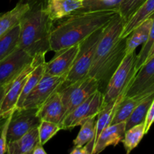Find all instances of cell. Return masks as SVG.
Instances as JSON below:
<instances>
[{
	"label": "cell",
	"mask_w": 154,
	"mask_h": 154,
	"mask_svg": "<svg viewBox=\"0 0 154 154\" xmlns=\"http://www.w3.org/2000/svg\"><path fill=\"white\" fill-rule=\"evenodd\" d=\"M119 14L117 9L79 10L53 27L51 50L57 52L80 44L100 29L105 27Z\"/></svg>",
	"instance_id": "obj_1"
},
{
	"label": "cell",
	"mask_w": 154,
	"mask_h": 154,
	"mask_svg": "<svg viewBox=\"0 0 154 154\" xmlns=\"http://www.w3.org/2000/svg\"><path fill=\"white\" fill-rule=\"evenodd\" d=\"M125 20L116 14L105 27L97 45L95 57L88 75L99 83V90L104 93L115 71L127 54V37L121 38Z\"/></svg>",
	"instance_id": "obj_2"
},
{
	"label": "cell",
	"mask_w": 154,
	"mask_h": 154,
	"mask_svg": "<svg viewBox=\"0 0 154 154\" xmlns=\"http://www.w3.org/2000/svg\"><path fill=\"white\" fill-rule=\"evenodd\" d=\"M18 48L35 57L51 51L54 21L45 11V0H30V8L20 21Z\"/></svg>",
	"instance_id": "obj_3"
},
{
	"label": "cell",
	"mask_w": 154,
	"mask_h": 154,
	"mask_svg": "<svg viewBox=\"0 0 154 154\" xmlns=\"http://www.w3.org/2000/svg\"><path fill=\"white\" fill-rule=\"evenodd\" d=\"M105 27L95 32L93 34L80 43L79 51L75 62L70 71L66 75L65 81L60 87H65L71 83L79 81L88 75L95 57L97 45L104 33Z\"/></svg>",
	"instance_id": "obj_4"
},
{
	"label": "cell",
	"mask_w": 154,
	"mask_h": 154,
	"mask_svg": "<svg viewBox=\"0 0 154 154\" xmlns=\"http://www.w3.org/2000/svg\"><path fill=\"white\" fill-rule=\"evenodd\" d=\"M136 57L135 51L127 54L124 57L121 64L110 78L104 90L103 105L125 94L128 86L137 72L135 69Z\"/></svg>",
	"instance_id": "obj_5"
},
{
	"label": "cell",
	"mask_w": 154,
	"mask_h": 154,
	"mask_svg": "<svg viewBox=\"0 0 154 154\" xmlns=\"http://www.w3.org/2000/svg\"><path fill=\"white\" fill-rule=\"evenodd\" d=\"M98 90V81L89 75L79 81L60 87L58 92L60 94L66 116Z\"/></svg>",
	"instance_id": "obj_6"
},
{
	"label": "cell",
	"mask_w": 154,
	"mask_h": 154,
	"mask_svg": "<svg viewBox=\"0 0 154 154\" xmlns=\"http://www.w3.org/2000/svg\"><path fill=\"white\" fill-rule=\"evenodd\" d=\"M45 54H39L34 57L33 61L24 69L18 75V78L12 82L10 87L6 90L0 110V120L5 118L14 109L16 108L17 103L22 93L23 88L29 78L32 71L42 62L45 61Z\"/></svg>",
	"instance_id": "obj_7"
},
{
	"label": "cell",
	"mask_w": 154,
	"mask_h": 154,
	"mask_svg": "<svg viewBox=\"0 0 154 154\" xmlns=\"http://www.w3.org/2000/svg\"><path fill=\"white\" fill-rule=\"evenodd\" d=\"M37 108H16L11 114L8 128V144L16 141L33 128L38 127L41 120L37 116Z\"/></svg>",
	"instance_id": "obj_8"
},
{
	"label": "cell",
	"mask_w": 154,
	"mask_h": 154,
	"mask_svg": "<svg viewBox=\"0 0 154 154\" xmlns=\"http://www.w3.org/2000/svg\"><path fill=\"white\" fill-rule=\"evenodd\" d=\"M103 101L104 93L99 90H97L66 116L62 129H72L81 126L90 117L98 115L102 108Z\"/></svg>",
	"instance_id": "obj_9"
},
{
	"label": "cell",
	"mask_w": 154,
	"mask_h": 154,
	"mask_svg": "<svg viewBox=\"0 0 154 154\" xmlns=\"http://www.w3.org/2000/svg\"><path fill=\"white\" fill-rule=\"evenodd\" d=\"M34 60V57L18 48L11 54L0 61V84L10 87L18 75Z\"/></svg>",
	"instance_id": "obj_10"
},
{
	"label": "cell",
	"mask_w": 154,
	"mask_h": 154,
	"mask_svg": "<svg viewBox=\"0 0 154 154\" xmlns=\"http://www.w3.org/2000/svg\"><path fill=\"white\" fill-rule=\"evenodd\" d=\"M66 76H52L44 74L37 85L26 97L21 108L39 109L51 95L60 89Z\"/></svg>",
	"instance_id": "obj_11"
},
{
	"label": "cell",
	"mask_w": 154,
	"mask_h": 154,
	"mask_svg": "<svg viewBox=\"0 0 154 154\" xmlns=\"http://www.w3.org/2000/svg\"><path fill=\"white\" fill-rule=\"evenodd\" d=\"M154 93V57L137 70L125 96L143 99Z\"/></svg>",
	"instance_id": "obj_12"
},
{
	"label": "cell",
	"mask_w": 154,
	"mask_h": 154,
	"mask_svg": "<svg viewBox=\"0 0 154 154\" xmlns=\"http://www.w3.org/2000/svg\"><path fill=\"white\" fill-rule=\"evenodd\" d=\"M80 48V44L55 52V55L45 63V74L52 76H66L70 71Z\"/></svg>",
	"instance_id": "obj_13"
},
{
	"label": "cell",
	"mask_w": 154,
	"mask_h": 154,
	"mask_svg": "<svg viewBox=\"0 0 154 154\" xmlns=\"http://www.w3.org/2000/svg\"><path fill=\"white\" fill-rule=\"evenodd\" d=\"M37 116L41 120L57 123L62 128L66 113L58 90L53 93L38 109Z\"/></svg>",
	"instance_id": "obj_14"
},
{
	"label": "cell",
	"mask_w": 154,
	"mask_h": 154,
	"mask_svg": "<svg viewBox=\"0 0 154 154\" xmlns=\"http://www.w3.org/2000/svg\"><path fill=\"white\" fill-rule=\"evenodd\" d=\"M125 132V122L109 125L100 134L91 154L100 153L109 146L115 147L119 144L122 142Z\"/></svg>",
	"instance_id": "obj_15"
},
{
	"label": "cell",
	"mask_w": 154,
	"mask_h": 154,
	"mask_svg": "<svg viewBox=\"0 0 154 154\" xmlns=\"http://www.w3.org/2000/svg\"><path fill=\"white\" fill-rule=\"evenodd\" d=\"M82 8V0H45V11L53 21L63 19Z\"/></svg>",
	"instance_id": "obj_16"
},
{
	"label": "cell",
	"mask_w": 154,
	"mask_h": 154,
	"mask_svg": "<svg viewBox=\"0 0 154 154\" xmlns=\"http://www.w3.org/2000/svg\"><path fill=\"white\" fill-rule=\"evenodd\" d=\"M30 8V0H18L11 10L0 14V37L20 23L21 18Z\"/></svg>",
	"instance_id": "obj_17"
},
{
	"label": "cell",
	"mask_w": 154,
	"mask_h": 154,
	"mask_svg": "<svg viewBox=\"0 0 154 154\" xmlns=\"http://www.w3.org/2000/svg\"><path fill=\"white\" fill-rule=\"evenodd\" d=\"M39 141L38 127H35L16 141L8 143L7 146V153L31 154Z\"/></svg>",
	"instance_id": "obj_18"
},
{
	"label": "cell",
	"mask_w": 154,
	"mask_h": 154,
	"mask_svg": "<svg viewBox=\"0 0 154 154\" xmlns=\"http://www.w3.org/2000/svg\"><path fill=\"white\" fill-rule=\"evenodd\" d=\"M154 14V0H146L124 26L121 38H125L140 24Z\"/></svg>",
	"instance_id": "obj_19"
},
{
	"label": "cell",
	"mask_w": 154,
	"mask_h": 154,
	"mask_svg": "<svg viewBox=\"0 0 154 154\" xmlns=\"http://www.w3.org/2000/svg\"><path fill=\"white\" fill-rule=\"evenodd\" d=\"M97 117L98 115L93 116L85 120L80 126L81 129L76 138L73 140L74 147H82L85 145L88 151V154H91L93 150L95 131H96Z\"/></svg>",
	"instance_id": "obj_20"
},
{
	"label": "cell",
	"mask_w": 154,
	"mask_h": 154,
	"mask_svg": "<svg viewBox=\"0 0 154 154\" xmlns=\"http://www.w3.org/2000/svg\"><path fill=\"white\" fill-rule=\"evenodd\" d=\"M124 96H125V95H122V96H119L118 98L115 99L114 100L111 101V102H108V103H107L106 105L102 106L99 114H98V117H97L96 131H95L94 145H95V142H96L97 139L99 137L101 132L107 126L111 124V122L113 120V117H114L115 112H116V108H117L118 105H119V103L120 102V101L122 100V99Z\"/></svg>",
	"instance_id": "obj_21"
},
{
	"label": "cell",
	"mask_w": 154,
	"mask_h": 154,
	"mask_svg": "<svg viewBox=\"0 0 154 154\" xmlns=\"http://www.w3.org/2000/svg\"><path fill=\"white\" fill-rule=\"evenodd\" d=\"M152 23V17L142 23L136 27L128 36L126 40V52L127 54L135 51L136 48L140 45H143L146 42L149 36V30Z\"/></svg>",
	"instance_id": "obj_22"
},
{
	"label": "cell",
	"mask_w": 154,
	"mask_h": 154,
	"mask_svg": "<svg viewBox=\"0 0 154 154\" xmlns=\"http://www.w3.org/2000/svg\"><path fill=\"white\" fill-rule=\"evenodd\" d=\"M21 26L20 23L0 37V61L4 60L18 48Z\"/></svg>",
	"instance_id": "obj_23"
},
{
	"label": "cell",
	"mask_w": 154,
	"mask_h": 154,
	"mask_svg": "<svg viewBox=\"0 0 154 154\" xmlns=\"http://www.w3.org/2000/svg\"><path fill=\"white\" fill-rule=\"evenodd\" d=\"M153 99L154 93L148 96L147 97L144 98L138 104V105L134 108L131 115L125 121V130H128L130 128L133 127L136 125L145 123L148 109H149Z\"/></svg>",
	"instance_id": "obj_24"
},
{
	"label": "cell",
	"mask_w": 154,
	"mask_h": 154,
	"mask_svg": "<svg viewBox=\"0 0 154 154\" xmlns=\"http://www.w3.org/2000/svg\"><path fill=\"white\" fill-rule=\"evenodd\" d=\"M143 99L124 96L116 108L111 124H116L121 122L126 121L134 108Z\"/></svg>",
	"instance_id": "obj_25"
},
{
	"label": "cell",
	"mask_w": 154,
	"mask_h": 154,
	"mask_svg": "<svg viewBox=\"0 0 154 154\" xmlns=\"http://www.w3.org/2000/svg\"><path fill=\"white\" fill-rule=\"evenodd\" d=\"M46 62L43 61L42 63H39L33 71L29 75V78L27 79V82H26L25 85H24V88H23L22 93H21V96H20L19 99L17 103L16 108H20L22 106L23 103H24V100H25L26 97L28 96L29 93L33 90V89L37 85L38 83L40 81L43 77L44 74H45V66Z\"/></svg>",
	"instance_id": "obj_26"
},
{
	"label": "cell",
	"mask_w": 154,
	"mask_h": 154,
	"mask_svg": "<svg viewBox=\"0 0 154 154\" xmlns=\"http://www.w3.org/2000/svg\"><path fill=\"white\" fill-rule=\"evenodd\" d=\"M144 135H146L144 123L136 125L126 130L122 143L127 153H129L138 145Z\"/></svg>",
	"instance_id": "obj_27"
},
{
	"label": "cell",
	"mask_w": 154,
	"mask_h": 154,
	"mask_svg": "<svg viewBox=\"0 0 154 154\" xmlns=\"http://www.w3.org/2000/svg\"><path fill=\"white\" fill-rule=\"evenodd\" d=\"M61 129V126L57 123L46 121V120H41L40 123L38 126L39 141H40L41 144L42 145L46 144Z\"/></svg>",
	"instance_id": "obj_28"
},
{
	"label": "cell",
	"mask_w": 154,
	"mask_h": 154,
	"mask_svg": "<svg viewBox=\"0 0 154 154\" xmlns=\"http://www.w3.org/2000/svg\"><path fill=\"white\" fill-rule=\"evenodd\" d=\"M152 26H151L150 30H149V36H148L146 42L143 45V47H142L140 53H139L138 54H137V57H136L135 69L137 72V70H138V69L145 63L146 59H147L148 55H149V51L152 49V46H153L154 45V14L152 15Z\"/></svg>",
	"instance_id": "obj_29"
},
{
	"label": "cell",
	"mask_w": 154,
	"mask_h": 154,
	"mask_svg": "<svg viewBox=\"0 0 154 154\" xmlns=\"http://www.w3.org/2000/svg\"><path fill=\"white\" fill-rule=\"evenodd\" d=\"M123 0H85L81 10L117 9Z\"/></svg>",
	"instance_id": "obj_30"
},
{
	"label": "cell",
	"mask_w": 154,
	"mask_h": 154,
	"mask_svg": "<svg viewBox=\"0 0 154 154\" xmlns=\"http://www.w3.org/2000/svg\"><path fill=\"white\" fill-rule=\"evenodd\" d=\"M146 1V0H123L118 8L119 15L126 23Z\"/></svg>",
	"instance_id": "obj_31"
},
{
	"label": "cell",
	"mask_w": 154,
	"mask_h": 154,
	"mask_svg": "<svg viewBox=\"0 0 154 154\" xmlns=\"http://www.w3.org/2000/svg\"><path fill=\"white\" fill-rule=\"evenodd\" d=\"M11 112L5 118L2 119V120H4V122H3L1 128H0V154H4L7 153V133Z\"/></svg>",
	"instance_id": "obj_32"
},
{
	"label": "cell",
	"mask_w": 154,
	"mask_h": 154,
	"mask_svg": "<svg viewBox=\"0 0 154 154\" xmlns=\"http://www.w3.org/2000/svg\"><path fill=\"white\" fill-rule=\"evenodd\" d=\"M154 123V99L148 109L147 114H146V120H145V134H147L149 130L150 129L151 126Z\"/></svg>",
	"instance_id": "obj_33"
},
{
	"label": "cell",
	"mask_w": 154,
	"mask_h": 154,
	"mask_svg": "<svg viewBox=\"0 0 154 154\" xmlns=\"http://www.w3.org/2000/svg\"><path fill=\"white\" fill-rule=\"evenodd\" d=\"M70 154H88V151L85 145L82 147H74L70 151Z\"/></svg>",
	"instance_id": "obj_34"
},
{
	"label": "cell",
	"mask_w": 154,
	"mask_h": 154,
	"mask_svg": "<svg viewBox=\"0 0 154 154\" xmlns=\"http://www.w3.org/2000/svg\"><path fill=\"white\" fill-rule=\"evenodd\" d=\"M31 154H47V152L44 150L43 145L41 144V142L39 141L37 144H36V147H34V149L32 151Z\"/></svg>",
	"instance_id": "obj_35"
},
{
	"label": "cell",
	"mask_w": 154,
	"mask_h": 154,
	"mask_svg": "<svg viewBox=\"0 0 154 154\" xmlns=\"http://www.w3.org/2000/svg\"><path fill=\"white\" fill-rule=\"evenodd\" d=\"M6 93V87L5 86L0 84V110H1L2 104L3 99H4L5 94Z\"/></svg>",
	"instance_id": "obj_36"
},
{
	"label": "cell",
	"mask_w": 154,
	"mask_h": 154,
	"mask_svg": "<svg viewBox=\"0 0 154 154\" xmlns=\"http://www.w3.org/2000/svg\"><path fill=\"white\" fill-rule=\"evenodd\" d=\"M154 57V45H153V46H152V49H151V50H150V51H149V55H148L147 59H146V61H147V60H149V59L152 58V57Z\"/></svg>",
	"instance_id": "obj_37"
},
{
	"label": "cell",
	"mask_w": 154,
	"mask_h": 154,
	"mask_svg": "<svg viewBox=\"0 0 154 154\" xmlns=\"http://www.w3.org/2000/svg\"><path fill=\"white\" fill-rule=\"evenodd\" d=\"M82 1H85V0H82Z\"/></svg>",
	"instance_id": "obj_38"
},
{
	"label": "cell",
	"mask_w": 154,
	"mask_h": 154,
	"mask_svg": "<svg viewBox=\"0 0 154 154\" xmlns=\"http://www.w3.org/2000/svg\"><path fill=\"white\" fill-rule=\"evenodd\" d=\"M2 14V13H0V14Z\"/></svg>",
	"instance_id": "obj_39"
}]
</instances>
